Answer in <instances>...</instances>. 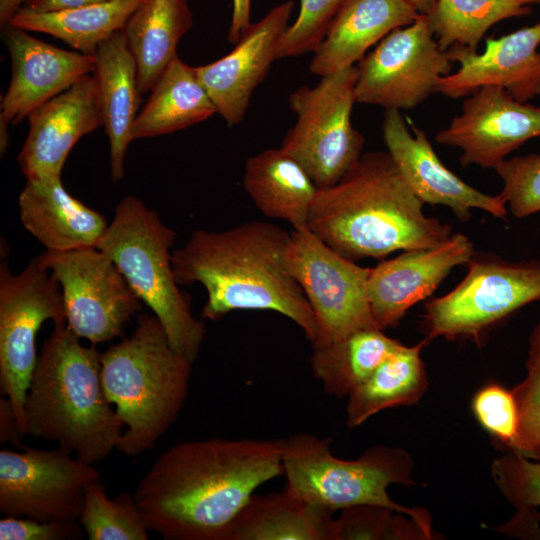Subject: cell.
Instances as JSON below:
<instances>
[{"label":"cell","instance_id":"obj_1","mask_svg":"<svg viewBox=\"0 0 540 540\" xmlns=\"http://www.w3.org/2000/svg\"><path fill=\"white\" fill-rule=\"evenodd\" d=\"M285 445L209 438L171 446L134 493L148 529L166 540H225L254 491L283 474Z\"/></svg>","mask_w":540,"mask_h":540},{"label":"cell","instance_id":"obj_2","mask_svg":"<svg viewBox=\"0 0 540 540\" xmlns=\"http://www.w3.org/2000/svg\"><path fill=\"white\" fill-rule=\"evenodd\" d=\"M288 232L266 221H249L222 231L195 230L172 253L179 285L201 284L207 293L202 317L219 320L236 310H269L300 327L313 344L318 328L313 310L289 272Z\"/></svg>","mask_w":540,"mask_h":540},{"label":"cell","instance_id":"obj_3","mask_svg":"<svg viewBox=\"0 0 540 540\" xmlns=\"http://www.w3.org/2000/svg\"><path fill=\"white\" fill-rule=\"evenodd\" d=\"M387 151L363 153L334 185L319 189L307 228L341 255L382 259L438 245L451 227L423 212Z\"/></svg>","mask_w":540,"mask_h":540},{"label":"cell","instance_id":"obj_4","mask_svg":"<svg viewBox=\"0 0 540 540\" xmlns=\"http://www.w3.org/2000/svg\"><path fill=\"white\" fill-rule=\"evenodd\" d=\"M79 339L54 325L27 390L25 429L94 464L117 450L124 426L103 388L101 353Z\"/></svg>","mask_w":540,"mask_h":540},{"label":"cell","instance_id":"obj_5","mask_svg":"<svg viewBox=\"0 0 540 540\" xmlns=\"http://www.w3.org/2000/svg\"><path fill=\"white\" fill-rule=\"evenodd\" d=\"M191 370L154 314L140 315L129 337L101 353L106 397L126 427L118 451L135 457L154 448L184 405Z\"/></svg>","mask_w":540,"mask_h":540},{"label":"cell","instance_id":"obj_6","mask_svg":"<svg viewBox=\"0 0 540 540\" xmlns=\"http://www.w3.org/2000/svg\"><path fill=\"white\" fill-rule=\"evenodd\" d=\"M175 231L139 198L129 195L115 207L97 248L118 267L131 289L163 325L171 345L192 363L205 336V324L194 317L181 290L171 249Z\"/></svg>","mask_w":540,"mask_h":540},{"label":"cell","instance_id":"obj_7","mask_svg":"<svg viewBox=\"0 0 540 540\" xmlns=\"http://www.w3.org/2000/svg\"><path fill=\"white\" fill-rule=\"evenodd\" d=\"M331 439L298 433L286 439L283 474L286 490L311 504L332 512L373 505L408 516L432 538L428 513L393 501L387 492L391 484L413 486V463L400 448H369L356 460L336 457L330 449Z\"/></svg>","mask_w":540,"mask_h":540},{"label":"cell","instance_id":"obj_8","mask_svg":"<svg viewBox=\"0 0 540 540\" xmlns=\"http://www.w3.org/2000/svg\"><path fill=\"white\" fill-rule=\"evenodd\" d=\"M356 66L300 86L289 97L297 120L281 147L307 171L318 189L336 184L361 158L364 136L353 127Z\"/></svg>","mask_w":540,"mask_h":540},{"label":"cell","instance_id":"obj_9","mask_svg":"<svg viewBox=\"0 0 540 540\" xmlns=\"http://www.w3.org/2000/svg\"><path fill=\"white\" fill-rule=\"evenodd\" d=\"M46 321L66 323L61 287L34 258L18 274L0 267V389L24 434V406L38 359L37 335Z\"/></svg>","mask_w":540,"mask_h":540},{"label":"cell","instance_id":"obj_10","mask_svg":"<svg viewBox=\"0 0 540 540\" xmlns=\"http://www.w3.org/2000/svg\"><path fill=\"white\" fill-rule=\"evenodd\" d=\"M540 300V261L483 258L468 263L465 278L425 306L427 338L479 336L523 306Z\"/></svg>","mask_w":540,"mask_h":540},{"label":"cell","instance_id":"obj_11","mask_svg":"<svg viewBox=\"0 0 540 540\" xmlns=\"http://www.w3.org/2000/svg\"><path fill=\"white\" fill-rule=\"evenodd\" d=\"M285 263L313 310L318 328L313 347L378 328L367 296L370 268L341 255L307 227L291 232Z\"/></svg>","mask_w":540,"mask_h":540},{"label":"cell","instance_id":"obj_12","mask_svg":"<svg viewBox=\"0 0 540 540\" xmlns=\"http://www.w3.org/2000/svg\"><path fill=\"white\" fill-rule=\"evenodd\" d=\"M35 258L61 287L66 325L92 345L120 336L142 308L118 267L97 247L45 251Z\"/></svg>","mask_w":540,"mask_h":540},{"label":"cell","instance_id":"obj_13","mask_svg":"<svg viewBox=\"0 0 540 540\" xmlns=\"http://www.w3.org/2000/svg\"><path fill=\"white\" fill-rule=\"evenodd\" d=\"M452 62L421 14L390 32L358 62L356 102L385 110L413 109L436 92L438 79L450 74Z\"/></svg>","mask_w":540,"mask_h":540},{"label":"cell","instance_id":"obj_14","mask_svg":"<svg viewBox=\"0 0 540 540\" xmlns=\"http://www.w3.org/2000/svg\"><path fill=\"white\" fill-rule=\"evenodd\" d=\"M0 451V511L5 516L78 521L87 488L100 472L58 447Z\"/></svg>","mask_w":540,"mask_h":540},{"label":"cell","instance_id":"obj_15","mask_svg":"<svg viewBox=\"0 0 540 540\" xmlns=\"http://www.w3.org/2000/svg\"><path fill=\"white\" fill-rule=\"evenodd\" d=\"M540 136V106L520 102L504 88L487 85L467 96L461 112L435 140L462 151L463 167L495 168L528 140Z\"/></svg>","mask_w":540,"mask_h":540},{"label":"cell","instance_id":"obj_16","mask_svg":"<svg viewBox=\"0 0 540 540\" xmlns=\"http://www.w3.org/2000/svg\"><path fill=\"white\" fill-rule=\"evenodd\" d=\"M381 128L387 152L424 204L449 207L462 222L470 219L472 209L497 218L507 216V205L500 194H485L450 171L438 158L426 133L406 120L400 110H385Z\"/></svg>","mask_w":540,"mask_h":540},{"label":"cell","instance_id":"obj_17","mask_svg":"<svg viewBox=\"0 0 540 540\" xmlns=\"http://www.w3.org/2000/svg\"><path fill=\"white\" fill-rule=\"evenodd\" d=\"M474 256L470 239L451 235L426 248L405 250L370 268L367 296L377 327H395L415 304L430 296L450 271Z\"/></svg>","mask_w":540,"mask_h":540},{"label":"cell","instance_id":"obj_18","mask_svg":"<svg viewBox=\"0 0 540 540\" xmlns=\"http://www.w3.org/2000/svg\"><path fill=\"white\" fill-rule=\"evenodd\" d=\"M481 53L463 46L447 51L459 63L453 74L438 79L436 92L458 99L496 85L527 102L540 94V21L499 38H488Z\"/></svg>","mask_w":540,"mask_h":540},{"label":"cell","instance_id":"obj_19","mask_svg":"<svg viewBox=\"0 0 540 540\" xmlns=\"http://www.w3.org/2000/svg\"><path fill=\"white\" fill-rule=\"evenodd\" d=\"M29 130L17 157L27 180L61 178L81 137L102 125L96 79L87 75L28 116Z\"/></svg>","mask_w":540,"mask_h":540},{"label":"cell","instance_id":"obj_20","mask_svg":"<svg viewBox=\"0 0 540 540\" xmlns=\"http://www.w3.org/2000/svg\"><path fill=\"white\" fill-rule=\"evenodd\" d=\"M293 7L291 0L273 7L249 27L227 55L196 67L200 82L228 126L243 120L254 90L278 60L280 40Z\"/></svg>","mask_w":540,"mask_h":540},{"label":"cell","instance_id":"obj_21","mask_svg":"<svg viewBox=\"0 0 540 540\" xmlns=\"http://www.w3.org/2000/svg\"><path fill=\"white\" fill-rule=\"evenodd\" d=\"M3 36L11 61V79L0 113V120L7 124L22 121L94 72V55L58 48L12 25L4 27Z\"/></svg>","mask_w":540,"mask_h":540},{"label":"cell","instance_id":"obj_22","mask_svg":"<svg viewBox=\"0 0 540 540\" xmlns=\"http://www.w3.org/2000/svg\"><path fill=\"white\" fill-rule=\"evenodd\" d=\"M420 15L412 0H344L314 51L310 72L322 77L354 66L369 48Z\"/></svg>","mask_w":540,"mask_h":540},{"label":"cell","instance_id":"obj_23","mask_svg":"<svg viewBox=\"0 0 540 540\" xmlns=\"http://www.w3.org/2000/svg\"><path fill=\"white\" fill-rule=\"evenodd\" d=\"M18 203L24 228L46 251L97 247L109 224L67 192L61 178L27 180Z\"/></svg>","mask_w":540,"mask_h":540},{"label":"cell","instance_id":"obj_24","mask_svg":"<svg viewBox=\"0 0 540 540\" xmlns=\"http://www.w3.org/2000/svg\"><path fill=\"white\" fill-rule=\"evenodd\" d=\"M102 126L109 140L110 169L114 181L124 176L125 156L140 103L137 64L123 30L103 41L95 54Z\"/></svg>","mask_w":540,"mask_h":540},{"label":"cell","instance_id":"obj_25","mask_svg":"<svg viewBox=\"0 0 540 540\" xmlns=\"http://www.w3.org/2000/svg\"><path fill=\"white\" fill-rule=\"evenodd\" d=\"M243 186L266 217L307 227L319 191L302 165L282 148H269L246 160Z\"/></svg>","mask_w":540,"mask_h":540},{"label":"cell","instance_id":"obj_26","mask_svg":"<svg viewBox=\"0 0 540 540\" xmlns=\"http://www.w3.org/2000/svg\"><path fill=\"white\" fill-rule=\"evenodd\" d=\"M332 511L284 491L253 495L225 540H335Z\"/></svg>","mask_w":540,"mask_h":540},{"label":"cell","instance_id":"obj_27","mask_svg":"<svg viewBox=\"0 0 540 540\" xmlns=\"http://www.w3.org/2000/svg\"><path fill=\"white\" fill-rule=\"evenodd\" d=\"M193 23L188 0H143L123 27L138 70L141 94L177 56L176 48Z\"/></svg>","mask_w":540,"mask_h":540},{"label":"cell","instance_id":"obj_28","mask_svg":"<svg viewBox=\"0 0 540 540\" xmlns=\"http://www.w3.org/2000/svg\"><path fill=\"white\" fill-rule=\"evenodd\" d=\"M150 97L137 115L132 140L173 133L202 122L217 113L200 82L196 67L178 55L160 75Z\"/></svg>","mask_w":540,"mask_h":540},{"label":"cell","instance_id":"obj_29","mask_svg":"<svg viewBox=\"0 0 540 540\" xmlns=\"http://www.w3.org/2000/svg\"><path fill=\"white\" fill-rule=\"evenodd\" d=\"M428 338L413 346L402 344L349 395L346 423L354 428L378 412L419 401L427 388L421 349Z\"/></svg>","mask_w":540,"mask_h":540},{"label":"cell","instance_id":"obj_30","mask_svg":"<svg viewBox=\"0 0 540 540\" xmlns=\"http://www.w3.org/2000/svg\"><path fill=\"white\" fill-rule=\"evenodd\" d=\"M401 345L379 328L361 329L341 340L313 347L312 372L325 393L345 397Z\"/></svg>","mask_w":540,"mask_h":540},{"label":"cell","instance_id":"obj_31","mask_svg":"<svg viewBox=\"0 0 540 540\" xmlns=\"http://www.w3.org/2000/svg\"><path fill=\"white\" fill-rule=\"evenodd\" d=\"M143 0H107L47 13L18 11L9 25L50 34L79 52L94 55L98 46L123 29Z\"/></svg>","mask_w":540,"mask_h":540},{"label":"cell","instance_id":"obj_32","mask_svg":"<svg viewBox=\"0 0 540 540\" xmlns=\"http://www.w3.org/2000/svg\"><path fill=\"white\" fill-rule=\"evenodd\" d=\"M534 4L540 0H436L426 16L442 50L463 46L477 51L494 24L529 15Z\"/></svg>","mask_w":540,"mask_h":540},{"label":"cell","instance_id":"obj_33","mask_svg":"<svg viewBox=\"0 0 540 540\" xmlns=\"http://www.w3.org/2000/svg\"><path fill=\"white\" fill-rule=\"evenodd\" d=\"M492 476L503 496L516 508V514L502 532L526 538H540V461L515 451L494 460Z\"/></svg>","mask_w":540,"mask_h":540},{"label":"cell","instance_id":"obj_34","mask_svg":"<svg viewBox=\"0 0 540 540\" xmlns=\"http://www.w3.org/2000/svg\"><path fill=\"white\" fill-rule=\"evenodd\" d=\"M78 522L89 540H148L150 531L134 494L120 493L114 499L98 480L89 485Z\"/></svg>","mask_w":540,"mask_h":540},{"label":"cell","instance_id":"obj_35","mask_svg":"<svg viewBox=\"0 0 540 540\" xmlns=\"http://www.w3.org/2000/svg\"><path fill=\"white\" fill-rule=\"evenodd\" d=\"M519 426L513 450L540 461V322L533 328L526 359V375L513 389Z\"/></svg>","mask_w":540,"mask_h":540},{"label":"cell","instance_id":"obj_36","mask_svg":"<svg viewBox=\"0 0 540 540\" xmlns=\"http://www.w3.org/2000/svg\"><path fill=\"white\" fill-rule=\"evenodd\" d=\"M391 509L362 505L342 510L335 519V540L345 539H426L412 520L395 516Z\"/></svg>","mask_w":540,"mask_h":540},{"label":"cell","instance_id":"obj_37","mask_svg":"<svg viewBox=\"0 0 540 540\" xmlns=\"http://www.w3.org/2000/svg\"><path fill=\"white\" fill-rule=\"evenodd\" d=\"M343 1L299 0L298 16L280 40L277 59L314 52L323 41Z\"/></svg>","mask_w":540,"mask_h":540},{"label":"cell","instance_id":"obj_38","mask_svg":"<svg viewBox=\"0 0 540 540\" xmlns=\"http://www.w3.org/2000/svg\"><path fill=\"white\" fill-rule=\"evenodd\" d=\"M494 170L503 182L499 194L515 217L540 211V154L505 159Z\"/></svg>","mask_w":540,"mask_h":540},{"label":"cell","instance_id":"obj_39","mask_svg":"<svg viewBox=\"0 0 540 540\" xmlns=\"http://www.w3.org/2000/svg\"><path fill=\"white\" fill-rule=\"evenodd\" d=\"M478 423L503 447L514 449L519 426L515 396L498 383H489L479 389L471 403Z\"/></svg>","mask_w":540,"mask_h":540},{"label":"cell","instance_id":"obj_40","mask_svg":"<svg viewBox=\"0 0 540 540\" xmlns=\"http://www.w3.org/2000/svg\"><path fill=\"white\" fill-rule=\"evenodd\" d=\"M78 521H46L30 517L5 516L0 519L1 540L81 539Z\"/></svg>","mask_w":540,"mask_h":540},{"label":"cell","instance_id":"obj_41","mask_svg":"<svg viewBox=\"0 0 540 540\" xmlns=\"http://www.w3.org/2000/svg\"><path fill=\"white\" fill-rule=\"evenodd\" d=\"M24 437L10 401L5 397L0 400V440L12 442L22 447L21 440Z\"/></svg>","mask_w":540,"mask_h":540},{"label":"cell","instance_id":"obj_42","mask_svg":"<svg viewBox=\"0 0 540 540\" xmlns=\"http://www.w3.org/2000/svg\"><path fill=\"white\" fill-rule=\"evenodd\" d=\"M251 0H233L231 22L228 29V40L237 43L252 25Z\"/></svg>","mask_w":540,"mask_h":540},{"label":"cell","instance_id":"obj_43","mask_svg":"<svg viewBox=\"0 0 540 540\" xmlns=\"http://www.w3.org/2000/svg\"><path fill=\"white\" fill-rule=\"evenodd\" d=\"M107 0H27L19 11L30 13H47L72 9Z\"/></svg>","mask_w":540,"mask_h":540},{"label":"cell","instance_id":"obj_44","mask_svg":"<svg viewBox=\"0 0 540 540\" xmlns=\"http://www.w3.org/2000/svg\"><path fill=\"white\" fill-rule=\"evenodd\" d=\"M27 0H0V24L2 28L9 25L11 19Z\"/></svg>","mask_w":540,"mask_h":540},{"label":"cell","instance_id":"obj_45","mask_svg":"<svg viewBox=\"0 0 540 540\" xmlns=\"http://www.w3.org/2000/svg\"><path fill=\"white\" fill-rule=\"evenodd\" d=\"M420 14L427 15L436 3V0H412Z\"/></svg>","mask_w":540,"mask_h":540}]
</instances>
